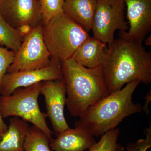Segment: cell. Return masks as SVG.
<instances>
[{"instance_id":"cell-1","label":"cell","mask_w":151,"mask_h":151,"mask_svg":"<svg viewBox=\"0 0 151 151\" xmlns=\"http://www.w3.org/2000/svg\"><path fill=\"white\" fill-rule=\"evenodd\" d=\"M120 37L108 46L107 57L102 65L108 94L119 91L125 84L135 81L151 82V52L142 42L119 31Z\"/></svg>"},{"instance_id":"cell-2","label":"cell","mask_w":151,"mask_h":151,"mask_svg":"<svg viewBox=\"0 0 151 151\" xmlns=\"http://www.w3.org/2000/svg\"><path fill=\"white\" fill-rule=\"evenodd\" d=\"M66 90V106L71 116L80 117L108 95L102 66L87 68L72 58L61 62Z\"/></svg>"},{"instance_id":"cell-3","label":"cell","mask_w":151,"mask_h":151,"mask_svg":"<svg viewBox=\"0 0 151 151\" xmlns=\"http://www.w3.org/2000/svg\"><path fill=\"white\" fill-rule=\"evenodd\" d=\"M140 82L128 83L119 91L108 94L88 108L76 124L82 126L94 137L102 136L116 129L124 119L142 110L132 96Z\"/></svg>"},{"instance_id":"cell-4","label":"cell","mask_w":151,"mask_h":151,"mask_svg":"<svg viewBox=\"0 0 151 151\" xmlns=\"http://www.w3.org/2000/svg\"><path fill=\"white\" fill-rule=\"evenodd\" d=\"M42 28L44 40L51 58L61 63L71 58L79 46L90 37L64 12L42 24Z\"/></svg>"},{"instance_id":"cell-5","label":"cell","mask_w":151,"mask_h":151,"mask_svg":"<svg viewBox=\"0 0 151 151\" xmlns=\"http://www.w3.org/2000/svg\"><path fill=\"white\" fill-rule=\"evenodd\" d=\"M41 82L17 89L8 96L1 95L0 112L3 118L17 117L30 122L44 132L51 141L54 133L47 123L46 113L41 111L39 105Z\"/></svg>"},{"instance_id":"cell-6","label":"cell","mask_w":151,"mask_h":151,"mask_svg":"<svg viewBox=\"0 0 151 151\" xmlns=\"http://www.w3.org/2000/svg\"><path fill=\"white\" fill-rule=\"evenodd\" d=\"M125 6L124 0H97L91 27L94 37L109 46L116 30L126 32Z\"/></svg>"},{"instance_id":"cell-7","label":"cell","mask_w":151,"mask_h":151,"mask_svg":"<svg viewBox=\"0 0 151 151\" xmlns=\"http://www.w3.org/2000/svg\"><path fill=\"white\" fill-rule=\"evenodd\" d=\"M51 56L44 40L42 24L41 23L33 28L24 37L7 73L42 68L49 64Z\"/></svg>"},{"instance_id":"cell-8","label":"cell","mask_w":151,"mask_h":151,"mask_svg":"<svg viewBox=\"0 0 151 151\" xmlns=\"http://www.w3.org/2000/svg\"><path fill=\"white\" fill-rule=\"evenodd\" d=\"M62 78L61 63L51 58L49 64L42 68L6 73L1 83L0 94L8 96L18 88L27 87L42 81Z\"/></svg>"},{"instance_id":"cell-9","label":"cell","mask_w":151,"mask_h":151,"mask_svg":"<svg viewBox=\"0 0 151 151\" xmlns=\"http://www.w3.org/2000/svg\"><path fill=\"white\" fill-rule=\"evenodd\" d=\"M40 94L44 97L47 118L50 121L55 134L69 129L64 116L66 90L63 78L42 82Z\"/></svg>"},{"instance_id":"cell-10","label":"cell","mask_w":151,"mask_h":151,"mask_svg":"<svg viewBox=\"0 0 151 151\" xmlns=\"http://www.w3.org/2000/svg\"><path fill=\"white\" fill-rule=\"evenodd\" d=\"M0 14L11 26L18 29L22 26L33 28L42 23L39 0H0Z\"/></svg>"},{"instance_id":"cell-11","label":"cell","mask_w":151,"mask_h":151,"mask_svg":"<svg viewBox=\"0 0 151 151\" xmlns=\"http://www.w3.org/2000/svg\"><path fill=\"white\" fill-rule=\"evenodd\" d=\"M129 28L126 35L143 42L151 29V0H124Z\"/></svg>"},{"instance_id":"cell-12","label":"cell","mask_w":151,"mask_h":151,"mask_svg":"<svg viewBox=\"0 0 151 151\" xmlns=\"http://www.w3.org/2000/svg\"><path fill=\"white\" fill-rule=\"evenodd\" d=\"M50 141V148L54 151H84L96 142L94 137L86 129L76 124L56 135Z\"/></svg>"},{"instance_id":"cell-13","label":"cell","mask_w":151,"mask_h":151,"mask_svg":"<svg viewBox=\"0 0 151 151\" xmlns=\"http://www.w3.org/2000/svg\"><path fill=\"white\" fill-rule=\"evenodd\" d=\"M108 50L106 44L90 36L79 46L71 58L84 67L94 68L103 65Z\"/></svg>"},{"instance_id":"cell-14","label":"cell","mask_w":151,"mask_h":151,"mask_svg":"<svg viewBox=\"0 0 151 151\" xmlns=\"http://www.w3.org/2000/svg\"><path fill=\"white\" fill-rule=\"evenodd\" d=\"M97 0H65L63 12L87 32L91 30Z\"/></svg>"},{"instance_id":"cell-15","label":"cell","mask_w":151,"mask_h":151,"mask_svg":"<svg viewBox=\"0 0 151 151\" xmlns=\"http://www.w3.org/2000/svg\"><path fill=\"white\" fill-rule=\"evenodd\" d=\"M29 127L26 121L18 117H11L8 129L0 141V151H24Z\"/></svg>"},{"instance_id":"cell-16","label":"cell","mask_w":151,"mask_h":151,"mask_svg":"<svg viewBox=\"0 0 151 151\" xmlns=\"http://www.w3.org/2000/svg\"><path fill=\"white\" fill-rule=\"evenodd\" d=\"M19 31L11 26L0 14V45L17 52L24 39Z\"/></svg>"},{"instance_id":"cell-17","label":"cell","mask_w":151,"mask_h":151,"mask_svg":"<svg viewBox=\"0 0 151 151\" xmlns=\"http://www.w3.org/2000/svg\"><path fill=\"white\" fill-rule=\"evenodd\" d=\"M50 139L44 132L33 125L28 130L24 151H50Z\"/></svg>"},{"instance_id":"cell-18","label":"cell","mask_w":151,"mask_h":151,"mask_svg":"<svg viewBox=\"0 0 151 151\" xmlns=\"http://www.w3.org/2000/svg\"><path fill=\"white\" fill-rule=\"evenodd\" d=\"M119 134L120 130L118 128L107 132L88 151H124V148L118 143Z\"/></svg>"},{"instance_id":"cell-19","label":"cell","mask_w":151,"mask_h":151,"mask_svg":"<svg viewBox=\"0 0 151 151\" xmlns=\"http://www.w3.org/2000/svg\"><path fill=\"white\" fill-rule=\"evenodd\" d=\"M40 4L42 24H45L58 14L63 12L65 0H39Z\"/></svg>"},{"instance_id":"cell-20","label":"cell","mask_w":151,"mask_h":151,"mask_svg":"<svg viewBox=\"0 0 151 151\" xmlns=\"http://www.w3.org/2000/svg\"><path fill=\"white\" fill-rule=\"evenodd\" d=\"M15 54V52L12 50L0 46V87L3 77L14 62Z\"/></svg>"},{"instance_id":"cell-21","label":"cell","mask_w":151,"mask_h":151,"mask_svg":"<svg viewBox=\"0 0 151 151\" xmlns=\"http://www.w3.org/2000/svg\"><path fill=\"white\" fill-rule=\"evenodd\" d=\"M146 138L145 139L139 140L134 144L130 143L127 146V151H147L151 147V125L145 131Z\"/></svg>"},{"instance_id":"cell-22","label":"cell","mask_w":151,"mask_h":151,"mask_svg":"<svg viewBox=\"0 0 151 151\" xmlns=\"http://www.w3.org/2000/svg\"><path fill=\"white\" fill-rule=\"evenodd\" d=\"M8 129V126L4 122L3 118L0 112V141L5 134Z\"/></svg>"},{"instance_id":"cell-23","label":"cell","mask_w":151,"mask_h":151,"mask_svg":"<svg viewBox=\"0 0 151 151\" xmlns=\"http://www.w3.org/2000/svg\"><path fill=\"white\" fill-rule=\"evenodd\" d=\"M146 97V103L145 104V111H147L148 113H149V111L148 109V104H147V103H148V104H149L150 103V101L151 99V91H150V92H149L148 94L147 95V97Z\"/></svg>"},{"instance_id":"cell-24","label":"cell","mask_w":151,"mask_h":151,"mask_svg":"<svg viewBox=\"0 0 151 151\" xmlns=\"http://www.w3.org/2000/svg\"><path fill=\"white\" fill-rule=\"evenodd\" d=\"M145 44L147 45H151V35L149 37H148L145 40Z\"/></svg>"}]
</instances>
